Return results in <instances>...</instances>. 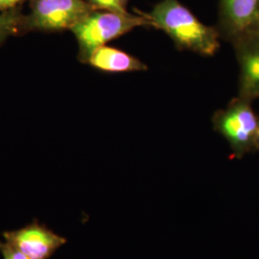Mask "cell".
Segmentation results:
<instances>
[{"mask_svg":"<svg viewBox=\"0 0 259 259\" xmlns=\"http://www.w3.org/2000/svg\"><path fill=\"white\" fill-rule=\"evenodd\" d=\"M120 1L122 2V4L125 5V6H126V4H127V2H128V0H120Z\"/></svg>","mask_w":259,"mask_h":259,"instance_id":"5bb4252c","label":"cell"},{"mask_svg":"<svg viewBox=\"0 0 259 259\" xmlns=\"http://www.w3.org/2000/svg\"><path fill=\"white\" fill-rule=\"evenodd\" d=\"M93 11L84 0H33L26 23L30 29L42 31L71 30Z\"/></svg>","mask_w":259,"mask_h":259,"instance_id":"277c9868","label":"cell"},{"mask_svg":"<svg viewBox=\"0 0 259 259\" xmlns=\"http://www.w3.org/2000/svg\"><path fill=\"white\" fill-rule=\"evenodd\" d=\"M21 23V18L16 10L11 9L0 14V42L14 34Z\"/></svg>","mask_w":259,"mask_h":259,"instance_id":"9c48e42d","label":"cell"},{"mask_svg":"<svg viewBox=\"0 0 259 259\" xmlns=\"http://www.w3.org/2000/svg\"><path fill=\"white\" fill-rule=\"evenodd\" d=\"M152 27L146 14L94 10L71 28L79 46V58L87 62L98 47L139 27Z\"/></svg>","mask_w":259,"mask_h":259,"instance_id":"7a4b0ae2","label":"cell"},{"mask_svg":"<svg viewBox=\"0 0 259 259\" xmlns=\"http://www.w3.org/2000/svg\"><path fill=\"white\" fill-rule=\"evenodd\" d=\"M239 68L238 96L254 101L259 98V30L232 42Z\"/></svg>","mask_w":259,"mask_h":259,"instance_id":"8992f818","label":"cell"},{"mask_svg":"<svg viewBox=\"0 0 259 259\" xmlns=\"http://www.w3.org/2000/svg\"><path fill=\"white\" fill-rule=\"evenodd\" d=\"M221 38L231 42L259 30V0H220L219 25Z\"/></svg>","mask_w":259,"mask_h":259,"instance_id":"5b68a950","label":"cell"},{"mask_svg":"<svg viewBox=\"0 0 259 259\" xmlns=\"http://www.w3.org/2000/svg\"><path fill=\"white\" fill-rule=\"evenodd\" d=\"M88 2L93 6L94 10L119 12V13L128 12L126 9V6L122 4L120 0H89Z\"/></svg>","mask_w":259,"mask_h":259,"instance_id":"30bf717a","label":"cell"},{"mask_svg":"<svg viewBox=\"0 0 259 259\" xmlns=\"http://www.w3.org/2000/svg\"><path fill=\"white\" fill-rule=\"evenodd\" d=\"M146 15L152 27L164 32L180 50L211 57L220 49L218 28L205 25L179 0H161Z\"/></svg>","mask_w":259,"mask_h":259,"instance_id":"6da1fadb","label":"cell"},{"mask_svg":"<svg viewBox=\"0 0 259 259\" xmlns=\"http://www.w3.org/2000/svg\"><path fill=\"white\" fill-rule=\"evenodd\" d=\"M85 63L98 70L110 73L137 72L148 69L147 65L137 57L107 45L96 48Z\"/></svg>","mask_w":259,"mask_h":259,"instance_id":"ba28073f","label":"cell"},{"mask_svg":"<svg viewBox=\"0 0 259 259\" xmlns=\"http://www.w3.org/2000/svg\"><path fill=\"white\" fill-rule=\"evenodd\" d=\"M24 0H0V11H8L14 9L20 2H23Z\"/></svg>","mask_w":259,"mask_h":259,"instance_id":"7c38bea8","label":"cell"},{"mask_svg":"<svg viewBox=\"0 0 259 259\" xmlns=\"http://www.w3.org/2000/svg\"><path fill=\"white\" fill-rule=\"evenodd\" d=\"M4 238L29 259H48L66 243L64 237L38 225L5 232Z\"/></svg>","mask_w":259,"mask_h":259,"instance_id":"52a82bcc","label":"cell"},{"mask_svg":"<svg viewBox=\"0 0 259 259\" xmlns=\"http://www.w3.org/2000/svg\"><path fill=\"white\" fill-rule=\"evenodd\" d=\"M254 151L259 152V124L257 133H256V138H255V145H254Z\"/></svg>","mask_w":259,"mask_h":259,"instance_id":"4fadbf2b","label":"cell"},{"mask_svg":"<svg viewBox=\"0 0 259 259\" xmlns=\"http://www.w3.org/2000/svg\"><path fill=\"white\" fill-rule=\"evenodd\" d=\"M0 250L4 259H29L24 253L6 241H0Z\"/></svg>","mask_w":259,"mask_h":259,"instance_id":"8fae6325","label":"cell"},{"mask_svg":"<svg viewBox=\"0 0 259 259\" xmlns=\"http://www.w3.org/2000/svg\"><path fill=\"white\" fill-rule=\"evenodd\" d=\"M251 104L252 101L237 95L213 115V128L227 140L233 157L237 158L255 152L259 117Z\"/></svg>","mask_w":259,"mask_h":259,"instance_id":"3957f363","label":"cell"}]
</instances>
